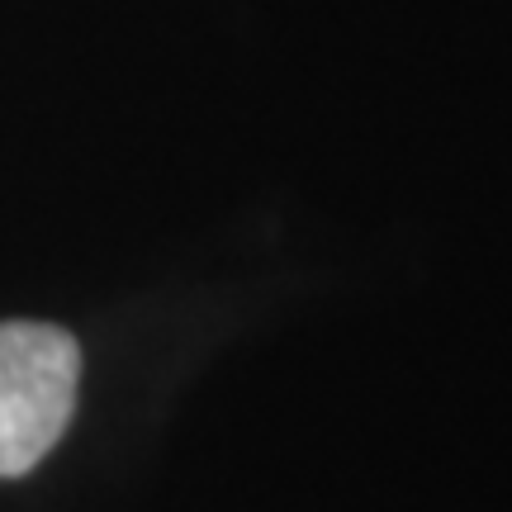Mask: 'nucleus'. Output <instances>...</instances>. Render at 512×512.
Here are the masks:
<instances>
[{
    "label": "nucleus",
    "mask_w": 512,
    "mask_h": 512,
    "mask_svg": "<svg viewBox=\"0 0 512 512\" xmlns=\"http://www.w3.org/2000/svg\"><path fill=\"white\" fill-rule=\"evenodd\" d=\"M81 347L53 323H0V479L29 475L76 408Z\"/></svg>",
    "instance_id": "1"
}]
</instances>
